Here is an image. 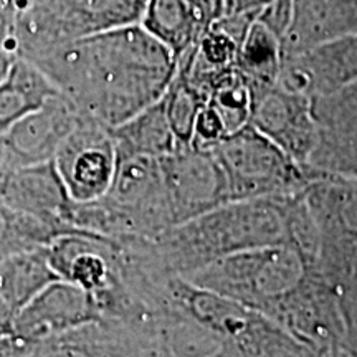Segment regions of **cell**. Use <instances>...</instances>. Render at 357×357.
<instances>
[{
	"mask_svg": "<svg viewBox=\"0 0 357 357\" xmlns=\"http://www.w3.org/2000/svg\"><path fill=\"white\" fill-rule=\"evenodd\" d=\"M205 105L220 116L229 134L247 126L252 108V89L238 68L227 71L212 83Z\"/></svg>",
	"mask_w": 357,
	"mask_h": 357,
	"instance_id": "24",
	"label": "cell"
},
{
	"mask_svg": "<svg viewBox=\"0 0 357 357\" xmlns=\"http://www.w3.org/2000/svg\"><path fill=\"white\" fill-rule=\"evenodd\" d=\"M276 0H222V15H263Z\"/></svg>",
	"mask_w": 357,
	"mask_h": 357,
	"instance_id": "27",
	"label": "cell"
},
{
	"mask_svg": "<svg viewBox=\"0 0 357 357\" xmlns=\"http://www.w3.org/2000/svg\"><path fill=\"white\" fill-rule=\"evenodd\" d=\"M102 319L95 298L77 284L58 278L15 312L17 339L37 347L47 339Z\"/></svg>",
	"mask_w": 357,
	"mask_h": 357,
	"instance_id": "13",
	"label": "cell"
},
{
	"mask_svg": "<svg viewBox=\"0 0 357 357\" xmlns=\"http://www.w3.org/2000/svg\"><path fill=\"white\" fill-rule=\"evenodd\" d=\"M60 235L65 234L52 223L0 204V260L24 250L48 247Z\"/></svg>",
	"mask_w": 357,
	"mask_h": 357,
	"instance_id": "23",
	"label": "cell"
},
{
	"mask_svg": "<svg viewBox=\"0 0 357 357\" xmlns=\"http://www.w3.org/2000/svg\"><path fill=\"white\" fill-rule=\"evenodd\" d=\"M220 15L222 0H147L139 24L178 60Z\"/></svg>",
	"mask_w": 357,
	"mask_h": 357,
	"instance_id": "18",
	"label": "cell"
},
{
	"mask_svg": "<svg viewBox=\"0 0 357 357\" xmlns=\"http://www.w3.org/2000/svg\"><path fill=\"white\" fill-rule=\"evenodd\" d=\"M281 63H283V50H281L280 35L258 17L250 25L240 45L236 68L250 86H260V84L278 82Z\"/></svg>",
	"mask_w": 357,
	"mask_h": 357,
	"instance_id": "22",
	"label": "cell"
},
{
	"mask_svg": "<svg viewBox=\"0 0 357 357\" xmlns=\"http://www.w3.org/2000/svg\"><path fill=\"white\" fill-rule=\"evenodd\" d=\"M316 142L307 167L318 176L357 177V82L311 98Z\"/></svg>",
	"mask_w": 357,
	"mask_h": 357,
	"instance_id": "12",
	"label": "cell"
},
{
	"mask_svg": "<svg viewBox=\"0 0 357 357\" xmlns=\"http://www.w3.org/2000/svg\"><path fill=\"white\" fill-rule=\"evenodd\" d=\"M79 113L116 128L164 96L177 60L141 24L61 45L32 61Z\"/></svg>",
	"mask_w": 357,
	"mask_h": 357,
	"instance_id": "1",
	"label": "cell"
},
{
	"mask_svg": "<svg viewBox=\"0 0 357 357\" xmlns=\"http://www.w3.org/2000/svg\"><path fill=\"white\" fill-rule=\"evenodd\" d=\"M162 102L177 146L190 147L195 119L204 108L205 98L176 71L171 84L164 93Z\"/></svg>",
	"mask_w": 357,
	"mask_h": 357,
	"instance_id": "25",
	"label": "cell"
},
{
	"mask_svg": "<svg viewBox=\"0 0 357 357\" xmlns=\"http://www.w3.org/2000/svg\"><path fill=\"white\" fill-rule=\"evenodd\" d=\"M77 230L118 245L151 240L174 225L164 190L160 159L118 158L113 182L101 199L75 204L70 217Z\"/></svg>",
	"mask_w": 357,
	"mask_h": 357,
	"instance_id": "3",
	"label": "cell"
},
{
	"mask_svg": "<svg viewBox=\"0 0 357 357\" xmlns=\"http://www.w3.org/2000/svg\"><path fill=\"white\" fill-rule=\"evenodd\" d=\"M147 0H17L10 50L37 61L88 35L139 24Z\"/></svg>",
	"mask_w": 357,
	"mask_h": 357,
	"instance_id": "5",
	"label": "cell"
},
{
	"mask_svg": "<svg viewBox=\"0 0 357 357\" xmlns=\"http://www.w3.org/2000/svg\"><path fill=\"white\" fill-rule=\"evenodd\" d=\"M357 33V0H291L283 56Z\"/></svg>",
	"mask_w": 357,
	"mask_h": 357,
	"instance_id": "17",
	"label": "cell"
},
{
	"mask_svg": "<svg viewBox=\"0 0 357 357\" xmlns=\"http://www.w3.org/2000/svg\"><path fill=\"white\" fill-rule=\"evenodd\" d=\"M58 93L55 84L37 65L15 56L7 77L0 83V131L42 108Z\"/></svg>",
	"mask_w": 357,
	"mask_h": 357,
	"instance_id": "19",
	"label": "cell"
},
{
	"mask_svg": "<svg viewBox=\"0 0 357 357\" xmlns=\"http://www.w3.org/2000/svg\"><path fill=\"white\" fill-rule=\"evenodd\" d=\"M0 204L52 223L63 234L82 231L71 225L75 202L70 199L53 160L13 167L0 192Z\"/></svg>",
	"mask_w": 357,
	"mask_h": 357,
	"instance_id": "16",
	"label": "cell"
},
{
	"mask_svg": "<svg viewBox=\"0 0 357 357\" xmlns=\"http://www.w3.org/2000/svg\"><path fill=\"white\" fill-rule=\"evenodd\" d=\"M17 19V0H0V45L10 48Z\"/></svg>",
	"mask_w": 357,
	"mask_h": 357,
	"instance_id": "28",
	"label": "cell"
},
{
	"mask_svg": "<svg viewBox=\"0 0 357 357\" xmlns=\"http://www.w3.org/2000/svg\"><path fill=\"white\" fill-rule=\"evenodd\" d=\"M305 199L318 230V268L336 284L357 271V177H314Z\"/></svg>",
	"mask_w": 357,
	"mask_h": 357,
	"instance_id": "8",
	"label": "cell"
},
{
	"mask_svg": "<svg viewBox=\"0 0 357 357\" xmlns=\"http://www.w3.org/2000/svg\"><path fill=\"white\" fill-rule=\"evenodd\" d=\"M250 126L275 142L298 164L307 167L316 142L311 98L278 82L250 86Z\"/></svg>",
	"mask_w": 357,
	"mask_h": 357,
	"instance_id": "11",
	"label": "cell"
},
{
	"mask_svg": "<svg viewBox=\"0 0 357 357\" xmlns=\"http://www.w3.org/2000/svg\"><path fill=\"white\" fill-rule=\"evenodd\" d=\"M12 169L13 166L10 164V160H8L6 151H3L2 142H0V192H2V187L6 184V178Z\"/></svg>",
	"mask_w": 357,
	"mask_h": 357,
	"instance_id": "31",
	"label": "cell"
},
{
	"mask_svg": "<svg viewBox=\"0 0 357 357\" xmlns=\"http://www.w3.org/2000/svg\"><path fill=\"white\" fill-rule=\"evenodd\" d=\"M118 158L149 155L164 158L177 149V141L167 121L162 98L132 116L126 123L111 128Z\"/></svg>",
	"mask_w": 357,
	"mask_h": 357,
	"instance_id": "20",
	"label": "cell"
},
{
	"mask_svg": "<svg viewBox=\"0 0 357 357\" xmlns=\"http://www.w3.org/2000/svg\"><path fill=\"white\" fill-rule=\"evenodd\" d=\"M166 294L229 342L236 357H321L265 312L199 288L184 278L167 280Z\"/></svg>",
	"mask_w": 357,
	"mask_h": 357,
	"instance_id": "6",
	"label": "cell"
},
{
	"mask_svg": "<svg viewBox=\"0 0 357 357\" xmlns=\"http://www.w3.org/2000/svg\"><path fill=\"white\" fill-rule=\"evenodd\" d=\"M334 357H352V356L347 351H342V352H339V354H336Z\"/></svg>",
	"mask_w": 357,
	"mask_h": 357,
	"instance_id": "32",
	"label": "cell"
},
{
	"mask_svg": "<svg viewBox=\"0 0 357 357\" xmlns=\"http://www.w3.org/2000/svg\"><path fill=\"white\" fill-rule=\"evenodd\" d=\"M53 166L75 204L101 199L118 167V151L111 128L82 114L58 147Z\"/></svg>",
	"mask_w": 357,
	"mask_h": 357,
	"instance_id": "9",
	"label": "cell"
},
{
	"mask_svg": "<svg viewBox=\"0 0 357 357\" xmlns=\"http://www.w3.org/2000/svg\"><path fill=\"white\" fill-rule=\"evenodd\" d=\"M357 82V33L283 56L278 83L316 98Z\"/></svg>",
	"mask_w": 357,
	"mask_h": 357,
	"instance_id": "14",
	"label": "cell"
},
{
	"mask_svg": "<svg viewBox=\"0 0 357 357\" xmlns=\"http://www.w3.org/2000/svg\"><path fill=\"white\" fill-rule=\"evenodd\" d=\"M334 287L344 321L347 351L352 357H357V271L346 275Z\"/></svg>",
	"mask_w": 357,
	"mask_h": 357,
	"instance_id": "26",
	"label": "cell"
},
{
	"mask_svg": "<svg viewBox=\"0 0 357 357\" xmlns=\"http://www.w3.org/2000/svg\"><path fill=\"white\" fill-rule=\"evenodd\" d=\"M212 153L225 174L230 202L296 194L318 177L250 124L229 134Z\"/></svg>",
	"mask_w": 357,
	"mask_h": 357,
	"instance_id": "7",
	"label": "cell"
},
{
	"mask_svg": "<svg viewBox=\"0 0 357 357\" xmlns=\"http://www.w3.org/2000/svg\"><path fill=\"white\" fill-rule=\"evenodd\" d=\"M289 8H291V0H276L275 6L260 17L265 24L270 25L280 35V38L284 32V26H287Z\"/></svg>",
	"mask_w": 357,
	"mask_h": 357,
	"instance_id": "29",
	"label": "cell"
},
{
	"mask_svg": "<svg viewBox=\"0 0 357 357\" xmlns=\"http://www.w3.org/2000/svg\"><path fill=\"white\" fill-rule=\"evenodd\" d=\"M160 169L174 225L230 202L225 174L212 151L177 147L160 158Z\"/></svg>",
	"mask_w": 357,
	"mask_h": 357,
	"instance_id": "10",
	"label": "cell"
},
{
	"mask_svg": "<svg viewBox=\"0 0 357 357\" xmlns=\"http://www.w3.org/2000/svg\"><path fill=\"white\" fill-rule=\"evenodd\" d=\"M55 280L58 275L47 247L24 250L0 260V298L15 312Z\"/></svg>",
	"mask_w": 357,
	"mask_h": 357,
	"instance_id": "21",
	"label": "cell"
},
{
	"mask_svg": "<svg viewBox=\"0 0 357 357\" xmlns=\"http://www.w3.org/2000/svg\"><path fill=\"white\" fill-rule=\"evenodd\" d=\"M314 240L316 227L301 190L283 197L227 202L128 247L159 276L185 280L234 253L275 245L307 250Z\"/></svg>",
	"mask_w": 357,
	"mask_h": 357,
	"instance_id": "2",
	"label": "cell"
},
{
	"mask_svg": "<svg viewBox=\"0 0 357 357\" xmlns=\"http://www.w3.org/2000/svg\"><path fill=\"white\" fill-rule=\"evenodd\" d=\"M82 113L58 93L42 108L0 131V142L13 167L48 162L55 158Z\"/></svg>",
	"mask_w": 357,
	"mask_h": 357,
	"instance_id": "15",
	"label": "cell"
},
{
	"mask_svg": "<svg viewBox=\"0 0 357 357\" xmlns=\"http://www.w3.org/2000/svg\"><path fill=\"white\" fill-rule=\"evenodd\" d=\"M15 56L17 55L10 50V48L2 47V45H0V83H2L3 78L7 77L8 70H10Z\"/></svg>",
	"mask_w": 357,
	"mask_h": 357,
	"instance_id": "30",
	"label": "cell"
},
{
	"mask_svg": "<svg viewBox=\"0 0 357 357\" xmlns=\"http://www.w3.org/2000/svg\"><path fill=\"white\" fill-rule=\"evenodd\" d=\"M316 270L318 263L298 248L275 245L223 257L185 280L273 318Z\"/></svg>",
	"mask_w": 357,
	"mask_h": 357,
	"instance_id": "4",
	"label": "cell"
}]
</instances>
